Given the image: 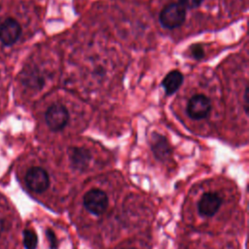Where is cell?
Masks as SVG:
<instances>
[{
	"label": "cell",
	"instance_id": "1",
	"mask_svg": "<svg viewBox=\"0 0 249 249\" xmlns=\"http://www.w3.org/2000/svg\"><path fill=\"white\" fill-rule=\"evenodd\" d=\"M226 197L224 194L215 188L204 190L196 199V210L197 215L203 219H212L218 216L223 209Z\"/></svg>",
	"mask_w": 249,
	"mask_h": 249
},
{
	"label": "cell",
	"instance_id": "2",
	"mask_svg": "<svg viewBox=\"0 0 249 249\" xmlns=\"http://www.w3.org/2000/svg\"><path fill=\"white\" fill-rule=\"evenodd\" d=\"M82 205L89 215L92 217H101L108 210L110 196L104 189L92 187L83 195Z\"/></svg>",
	"mask_w": 249,
	"mask_h": 249
},
{
	"label": "cell",
	"instance_id": "3",
	"mask_svg": "<svg viewBox=\"0 0 249 249\" xmlns=\"http://www.w3.org/2000/svg\"><path fill=\"white\" fill-rule=\"evenodd\" d=\"M186 18V9L179 3H170L160 12V21L167 29H174L181 26Z\"/></svg>",
	"mask_w": 249,
	"mask_h": 249
},
{
	"label": "cell",
	"instance_id": "4",
	"mask_svg": "<svg viewBox=\"0 0 249 249\" xmlns=\"http://www.w3.org/2000/svg\"><path fill=\"white\" fill-rule=\"evenodd\" d=\"M25 183L30 191L36 194L46 192L50 186L48 172L40 166H32L25 173Z\"/></svg>",
	"mask_w": 249,
	"mask_h": 249
},
{
	"label": "cell",
	"instance_id": "5",
	"mask_svg": "<svg viewBox=\"0 0 249 249\" xmlns=\"http://www.w3.org/2000/svg\"><path fill=\"white\" fill-rule=\"evenodd\" d=\"M45 120L51 130L59 131L67 124L69 113L63 105L53 104L48 108L45 114Z\"/></svg>",
	"mask_w": 249,
	"mask_h": 249
},
{
	"label": "cell",
	"instance_id": "6",
	"mask_svg": "<svg viewBox=\"0 0 249 249\" xmlns=\"http://www.w3.org/2000/svg\"><path fill=\"white\" fill-rule=\"evenodd\" d=\"M211 110V103L208 97L203 94L194 95L187 106V113L193 120H201L208 116Z\"/></svg>",
	"mask_w": 249,
	"mask_h": 249
},
{
	"label": "cell",
	"instance_id": "7",
	"mask_svg": "<svg viewBox=\"0 0 249 249\" xmlns=\"http://www.w3.org/2000/svg\"><path fill=\"white\" fill-rule=\"evenodd\" d=\"M20 34V24L13 18H7L0 24V42L4 46H12L15 44Z\"/></svg>",
	"mask_w": 249,
	"mask_h": 249
},
{
	"label": "cell",
	"instance_id": "8",
	"mask_svg": "<svg viewBox=\"0 0 249 249\" xmlns=\"http://www.w3.org/2000/svg\"><path fill=\"white\" fill-rule=\"evenodd\" d=\"M70 163L78 171H86L91 161V153L84 147H73L69 150Z\"/></svg>",
	"mask_w": 249,
	"mask_h": 249
},
{
	"label": "cell",
	"instance_id": "9",
	"mask_svg": "<svg viewBox=\"0 0 249 249\" xmlns=\"http://www.w3.org/2000/svg\"><path fill=\"white\" fill-rule=\"evenodd\" d=\"M152 150L160 160H169L171 157V148L164 136L160 134H154L152 140Z\"/></svg>",
	"mask_w": 249,
	"mask_h": 249
},
{
	"label": "cell",
	"instance_id": "10",
	"mask_svg": "<svg viewBox=\"0 0 249 249\" xmlns=\"http://www.w3.org/2000/svg\"><path fill=\"white\" fill-rule=\"evenodd\" d=\"M183 75L178 70L170 71L162 80V86L167 94H173L176 92L183 83Z\"/></svg>",
	"mask_w": 249,
	"mask_h": 249
},
{
	"label": "cell",
	"instance_id": "11",
	"mask_svg": "<svg viewBox=\"0 0 249 249\" xmlns=\"http://www.w3.org/2000/svg\"><path fill=\"white\" fill-rule=\"evenodd\" d=\"M38 244L37 234L29 229L23 231V245L25 249H36Z\"/></svg>",
	"mask_w": 249,
	"mask_h": 249
},
{
	"label": "cell",
	"instance_id": "12",
	"mask_svg": "<svg viewBox=\"0 0 249 249\" xmlns=\"http://www.w3.org/2000/svg\"><path fill=\"white\" fill-rule=\"evenodd\" d=\"M23 83H25L27 86H30V87L40 88L44 84V81L40 77V75H37L34 73H28L25 75V80Z\"/></svg>",
	"mask_w": 249,
	"mask_h": 249
},
{
	"label": "cell",
	"instance_id": "13",
	"mask_svg": "<svg viewBox=\"0 0 249 249\" xmlns=\"http://www.w3.org/2000/svg\"><path fill=\"white\" fill-rule=\"evenodd\" d=\"M203 0H179V4L185 9H195L200 6Z\"/></svg>",
	"mask_w": 249,
	"mask_h": 249
},
{
	"label": "cell",
	"instance_id": "14",
	"mask_svg": "<svg viewBox=\"0 0 249 249\" xmlns=\"http://www.w3.org/2000/svg\"><path fill=\"white\" fill-rule=\"evenodd\" d=\"M191 53L193 54V56L195 58H201L203 55H204V52H203V49L200 45H194L192 48H191Z\"/></svg>",
	"mask_w": 249,
	"mask_h": 249
},
{
	"label": "cell",
	"instance_id": "15",
	"mask_svg": "<svg viewBox=\"0 0 249 249\" xmlns=\"http://www.w3.org/2000/svg\"><path fill=\"white\" fill-rule=\"evenodd\" d=\"M249 89L248 86H246L245 90H244V108L246 114H248V106H249Z\"/></svg>",
	"mask_w": 249,
	"mask_h": 249
},
{
	"label": "cell",
	"instance_id": "16",
	"mask_svg": "<svg viewBox=\"0 0 249 249\" xmlns=\"http://www.w3.org/2000/svg\"><path fill=\"white\" fill-rule=\"evenodd\" d=\"M48 237H49V240H50V243L52 244V246L54 248L55 247V244H56V240H55V236L53 234V231H48V233H47Z\"/></svg>",
	"mask_w": 249,
	"mask_h": 249
},
{
	"label": "cell",
	"instance_id": "17",
	"mask_svg": "<svg viewBox=\"0 0 249 249\" xmlns=\"http://www.w3.org/2000/svg\"><path fill=\"white\" fill-rule=\"evenodd\" d=\"M3 231H4V221L0 218V236L3 233Z\"/></svg>",
	"mask_w": 249,
	"mask_h": 249
},
{
	"label": "cell",
	"instance_id": "18",
	"mask_svg": "<svg viewBox=\"0 0 249 249\" xmlns=\"http://www.w3.org/2000/svg\"><path fill=\"white\" fill-rule=\"evenodd\" d=\"M121 249H139V248H137L135 246H127V247H123Z\"/></svg>",
	"mask_w": 249,
	"mask_h": 249
}]
</instances>
